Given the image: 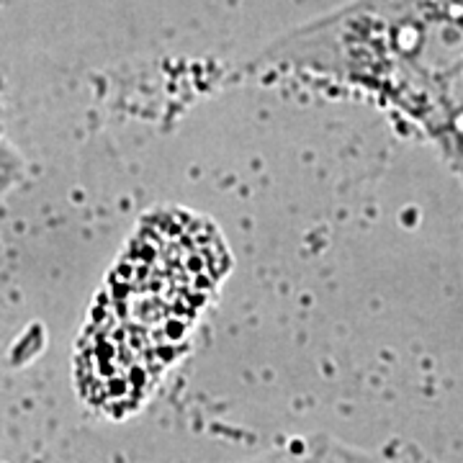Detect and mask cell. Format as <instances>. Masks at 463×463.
Returning <instances> with one entry per match:
<instances>
[{
  "mask_svg": "<svg viewBox=\"0 0 463 463\" xmlns=\"http://www.w3.org/2000/svg\"><path fill=\"white\" fill-rule=\"evenodd\" d=\"M230 263L206 216L181 206L142 216L78 345L83 397L109 414L134 412L185 353Z\"/></svg>",
  "mask_w": 463,
  "mask_h": 463,
  "instance_id": "obj_1",
  "label": "cell"
}]
</instances>
